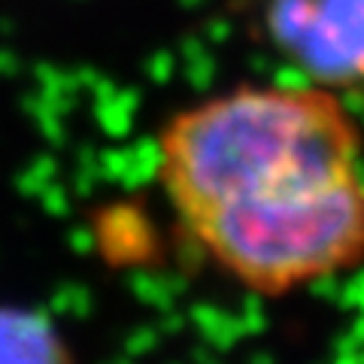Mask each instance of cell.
I'll list each match as a JSON object with an SVG mask.
<instances>
[{
	"label": "cell",
	"instance_id": "obj_3",
	"mask_svg": "<svg viewBox=\"0 0 364 364\" xmlns=\"http://www.w3.org/2000/svg\"><path fill=\"white\" fill-rule=\"evenodd\" d=\"M0 364H73L52 318L25 306H0Z\"/></svg>",
	"mask_w": 364,
	"mask_h": 364
},
{
	"label": "cell",
	"instance_id": "obj_1",
	"mask_svg": "<svg viewBox=\"0 0 364 364\" xmlns=\"http://www.w3.org/2000/svg\"><path fill=\"white\" fill-rule=\"evenodd\" d=\"M155 176L188 243L252 294L364 261V128L337 91L294 79L200 97L161 124Z\"/></svg>",
	"mask_w": 364,
	"mask_h": 364
},
{
	"label": "cell",
	"instance_id": "obj_2",
	"mask_svg": "<svg viewBox=\"0 0 364 364\" xmlns=\"http://www.w3.org/2000/svg\"><path fill=\"white\" fill-rule=\"evenodd\" d=\"M258 25L298 79L364 100V0H258Z\"/></svg>",
	"mask_w": 364,
	"mask_h": 364
}]
</instances>
